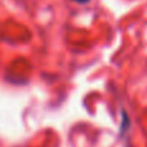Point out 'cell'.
Here are the masks:
<instances>
[{
    "label": "cell",
    "mask_w": 147,
    "mask_h": 147,
    "mask_svg": "<svg viewBox=\"0 0 147 147\" xmlns=\"http://www.w3.org/2000/svg\"><path fill=\"white\" fill-rule=\"evenodd\" d=\"M76 3H88L89 0H75Z\"/></svg>",
    "instance_id": "cell-1"
}]
</instances>
